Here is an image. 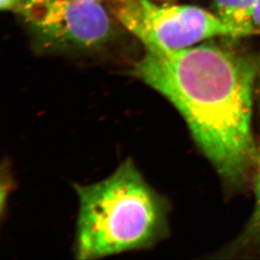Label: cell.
<instances>
[{"label":"cell","mask_w":260,"mask_h":260,"mask_svg":"<svg viewBox=\"0 0 260 260\" xmlns=\"http://www.w3.org/2000/svg\"><path fill=\"white\" fill-rule=\"evenodd\" d=\"M145 50L131 75L179 111L226 186H244L258 159L252 120L260 54L214 45Z\"/></svg>","instance_id":"cell-1"},{"label":"cell","mask_w":260,"mask_h":260,"mask_svg":"<svg viewBox=\"0 0 260 260\" xmlns=\"http://www.w3.org/2000/svg\"><path fill=\"white\" fill-rule=\"evenodd\" d=\"M79 199L74 253L91 260L153 248L170 233V202L133 159L108 178L74 184Z\"/></svg>","instance_id":"cell-2"},{"label":"cell","mask_w":260,"mask_h":260,"mask_svg":"<svg viewBox=\"0 0 260 260\" xmlns=\"http://www.w3.org/2000/svg\"><path fill=\"white\" fill-rule=\"evenodd\" d=\"M112 10L121 25L145 48L178 50L216 37H249L216 15L190 5L152 0H113Z\"/></svg>","instance_id":"cell-3"},{"label":"cell","mask_w":260,"mask_h":260,"mask_svg":"<svg viewBox=\"0 0 260 260\" xmlns=\"http://www.w3.org/2000/svg\"><path fill=\"white\" fill-rule=\"evenodd\" d=\"M16 10L40 43L55 51H91L108 43L114 27L99 2L18 0Z\"/></svg>","instance_id":"cell-4"},{"label":"cell","mask_w":260,"mask_h":260,"mask_svg":"<svg viewBox=\"0 0 260 260\" xmlns=\"http://www.w3.org/2000/svg\"><path fill=\"white\" fill-rule=\"evenodd\" d=\"M258 0H214L216 15L236 29L248 36L260 35L253 25V12Z\"/></svg>","instance_id":"cell-5"},{"label":"cell","mask_w":260,"mask_h":260,"mask_svg":"<svg viewBox=\"0 0 260 260\" xmlns=\"http://www.w3.org/2000/svg\"><path fill=\"white\" fill-rule=\"evenodd\" d=\"M256 205L254 211L243 232L221 252L225 258H233L260 250V186L254 187Z\"/></svg>","instance_id":"cell-6"},{"label":"cell","mask_w":260,"mask_h":260,"mask_svg":"<svg viewBox=\"0 0 260 260\" xmlns=\"http://www.w3.org/2000/svg\"><path fill=\"white\" fill-rule=\"evenodd\" d=\"M18 0H0V8L2 10H11L16 8Z\"/></svg>","instance_id":"cell-7"},{"label":"cell","mask_w":260,"mask_h":260,"mask_svg":"<svg viewBox=\"0 0 260 260\" xmlns=\"http://www.w3.org/2000/svg\"><path fill=\"white\" fill-rule=\"evenodd\" d=\"M253 25L254 27L260 29V0H258L253 12Z\"/></svg>","instance_id":"cell-8"},{"label":"cell","mask_w":260,"mask_h":260,"mask_svg":"<svg viewBox=\"0 0 260 260\" xmlns=\"http://www.w3.org/2000/svg\"><path fill=\"white\" fill-rule=\"evenodd\" d=\"M156 3H159V4H171L174 2V0H152Z\"/></svg>","instance_id":"cell-9"},{"label":"cell","mask_w":260,"mask_h":260,"mask_svg":"<svg viewBox=\"0 0 260 260\" xmlns=\"http://www.w3.org/2000/svg\"><path fill=\"white\" fill-rule=\"evenodd\" d=\"M81 1H86V2H99L101 3L102 0H81Z\"/></svg>","instance_id":"cell-10"},{"label":"cell","mask_w":260,"mask_h":260,"mask_svg":"<svg viewBox=\"0 0 260 260\" xmlns=\"http://www.w3.org/2000/svg\"><path fill=\"white\" fill-rule=\"evenodd\" d=\"M257 162H260V147H259V149H258V159H257Z\"/></svg>","instance_id":"cell-11"}]
</instances>
